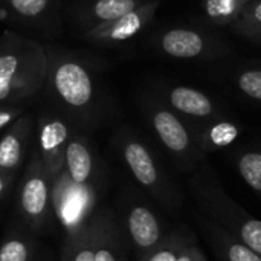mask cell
Returning a JSON list of instances; mask_svg holds the SVG:
<instances>
[{"mask_svg":"<svg viewBox=\"0 0 261 261\" xmlns=\"http://www.w3.org/2000/svg\"><path fill=\"white\" fill-rule=\"evenodd\" d=\"M128 231L139 248H151L159 240V223L153 213L144 206H136L128 216Z\"/></svg>","mask_w":261,"mask_h":261,"instance_id":"3957f363","label":"cell"},{"mask_svg":"<svg viewBox=\"0 0 261 261\" xmlns=\"http://www.w3.org/2000/svg\"><path fill=\"white\" fill-rule=\"evenodd\" d=\"M141 28V18L136 12H128L118 18V23L112 29V38L115 40H125L135 35Z\"/></svg>","mask_w":261,"mask_h":261,"instance_id":"4fadbf2b","label":"cell"},{"mask_svg":"<svg viewBox=\"0 0 261 261\" xmlns=\"http://www.w3.org/2000/svg\"><path fill=\"white\" fill-rule=\"evenodd\" d=\"M21 158V144L14 135H8L0 141V168H15Z\"/></svg>","mask_w":261,"mask_h":261,"instance_id":"8fae6325","label":"cell"},{"mask_svg":"<svg viewBox=\"0 0 261 261\" xmlns=\"http://www.w3.org/2000/svg\"><path fill=\"white\" fill-rule=\"evenodd\" d=\"M229 260L231 261H261L257 252L249 249L243 245H234L229 249Z\"/></svg>","mask_w":261,"mask_h":261,"instance_id":"44dd1931","label":"cell"},{"mask_svg":"<svg viewBox=\"0 0 261 261\" xmlns=\"http://www.w3.org/2000/svg\"><path fill=\"white\" fill-rule=\"evenodd\" d=\"M66 127L61 122H50L41 132V148L44 153H52L58 150V147L66 139Z\"/></svg>","mask_w":261,"mask_h":261,"instance_id":"7c38bea8","label":"cell"},{"mask_svg":"<svg viewBox=\"0 0 261 261\" xmlns=\"http://www.w3.org/2000/svg\"><path fill=\"white\" fill-rule=\"evenodd\" d=\"M162 47L173 57L193 58L203 50V38L193 31L174 29L164 35Z\"/></svg>","mask_w":261,"mask_h":261,"instance_id":"277c9868","label":"cell"},{"mask_svg":"<svg viewBox=\"0 0 261 261\" xmlns=\"http://www.w3.org/2000/svg\"><path fill=\"white\" fill-rule=\"evenodd\" d=\"M239 135V128L229 122H220L217 125L213 127L211 130V141L219 145V147H225L229 145Z\"/></svg>","mask_w":261,"mask_h":261,"instance_id":"e0dca14e","label":"cell"},{"mask_svg":"<svg viewBox=\"0 0 261 261\" xmlns=\"http://www.w3.org/2000/svg\"><path fill=\"white\" fill-rule=\"evenodd\" d=\"M95 261H118L115 254L109 246H98L96 245V254H95Z\"/></svg>","mask_w":261,"mask_h":261,"instance_id":"7402d4cb","label":"cell"},{"mask_svg":"<svg viewBox=\"0 0 261 261\" xmlns=\"http://www.w3.org/2000/svg\"><path fill=\"white\" fill-rule=\"evenodd\" d=\"M17 70V58L14 55L0 57V84H9Z\"/></svg>","mask_w":261,"mask_h":261,"instance_id":"ffe728a7","label":"cell"},{"mask_svg":"<svg viewBox=\"0 0 261 261\" xmlns=\"http://www.w3.org/2000/svg\"><path fill=\"white\" fill-rule=\"evenodd\" d=\"M5 188H6V182H5V179H3V176L0 174V196L3 194V191H5Z\"/></svg>","mask_w":261,"mask_h":261,"instance_id":"4316f807","label":"cell"},{"mask_svg":"<svg viewBox=\"0 0 261 261\" xmlns=\"http://www.w3.org/2000/svg\"><path fill=\"white\" fill-rule=\"evenodd\" d=\"M150 261H177V257H176V254L174 252H171V251H161V252H158V254H154Z\"/></svg>","mask_w":261,"mask_h":261,"instance_id":"603a6c76","label":"cell"},{"mask_svg":"<svg viewBox=\"0 0 261 261\" xmlns=\"http://www.w3.org/2000/svg\"><path fill=\"white\" fill-rule=\"evenodd\" d=\"M177 261H193L191 260V257L190 255H182V257H179Z\"/></svg>","mask_w":261,"mask_h":261,"instance_id":"83f0119b","label":"cell"},{"mask_svg":"<svg viewBox=\"0 0 261 261\" xmlns=\"http://www.w3.org/2000/svg\"><path fill=\"white\" fill-rule=\"evenodd\" d=\"M29 246L20 239H9L0 246V261H28Z\"/></svg>","mask_w":261,"mask_h":261,"instance_id":"5bb4252c","label":"cell"},{"mask_svg":"<svg viewBox=\"0 0 261 261\" xmlns=\"http://www.w3.org/2000/svg\"><path fill=\"white\" fill-rule=\"evenodd\" d=\"M171 104L188 115L194 116H208L213 112V104L206 95L190 89V87H176L171 92Z\"/></svg>","mask_w":261,"mask_h":261,"instance_id":"52a82bcc","label":"cell"},{"mask_svg":"<svg viewBox=\"0 0 261 261\" xmlns=\"http://www.w3.org/2000/svg\"><path fill=\"white\" fill-rule=\"evenodd\" d=\"M96 245L98 240H90L89 237L83 239L76 246H75V252L72 254L69 261H95V254H96Z\"/></svg>","mask_w":261,"mask_h":261,"instance_id":"ac0fdd59","label":"cell"},{"mask_svg":"<svg viewBox=\"0 0 261 261\" xmlns=\"http://www.w3.org/2000/svg\"><path fill=\"white\" fill-rule=\"evenodd\" d=\"M154 128L161 136L162 142L173 151H184L188 144L190 138L180 121L170 112H159L154 116Z\"/></svg>","mask_w":261,"mask_h":261,"instance_id":"5b68a950","label":"cell"},{"mask_svg":"<svg viewBox=\"0 0 261 261\" xmlns=\"http://www.w3.org/2000/svg\"><path fill=\"white\" fill-rule=\"evenodd\" d=\"M9 95V84H0V99H5Z\"/></svg>","mask_w":261,"mask_h":261,"instance_id":"d4e9b609","label":"cell"},{"mask_svg":"<svg viewBox=\"0 0 261 261\" xmlns=\"http://www.w3.org/2000/svg\"><path fill=\"white\" fill-rule=\"evenodd\" d=\"M11 119H12V115H11V113H8V112H0V128L5 127L6 124H9Z\"/></svg>","mask_w":261,"mask_h":261,"instance_id":"cb8c5ba5","label":"cell"},{"mask_svg":"<svg viewBox=\"0 0 261 261\" xmlns=\"http://www.w3.org/2000/svg\"><path fill=\"white\" fill-rule=\"evenodd\" d=\"M125 161L135 177L145 187H151L158 179V171L151 156L141 144H128L124 151Z\"/></svg>","mask_w":261,"mask_h":261,"instance_id":"8992f818","label":"cell"},{"mask_svg":"<svg viewBox=\"0 0 261 261\" xmlns=\"http://www.w3.org/2000/svg\"><path fill=\"white\" fill-rule=\"evenodd\" d=\"M55 86L70 106H84L92 95V83L86 70L75 63H64L55 73Z\"/></svg>","mask_w":261,"mask_h":261,"instance_id":"6da1fadb","label":"cell"},{"mask_svg":"<svg viewBox=\"0 0 261 261\" xmlns=\"http://www.w3.org/2000/svg\"><path fill=\"white\" fill-rule=\"evenodd\" d=\"M135 9V0H98L95 14L102 20H118Z\"/></svg>","mask_w":261,"mask_h":261,"instance_id":"9c48e42d","label":"cell"},{"mask_svg":"<svg viewBox=\"0 0 261 261\" xmlns=\"http://www.w3.org/2000/svg\"><path fill=\"white\" fill-rule=\"evenodd\" d=\"M240 173L246 184L261 191V153H248L240 159Z\"/></svg>","mask_w":261,"mask_h":261,"instance_id":"30bf717a","label":"cell"},{"mask_svg":"<svg viewBox=\"0 0 261 261\" xmlns=\"http://www.w3.org/2000/svg\"><path fill=\"white\" fill-rule=\"evenodd\" d=\"M49 205V187L41 174L28 177L20 194V206L23 214L31 222H38L44 217Z\"/></svg>","mask_w":261,"mask_h":261,"instance_id":"7a4b0ae2","label":"cell"},{"mask_svg":"<svg viewBox=\"0 0 261 261\" xmlns=\"http://www.w3.org/2000/svg\"><path fill=\"white\" fill-rule=\"evenodd\" d=\"M242 239L249 249L261 254V222L249 220L242 228Z\"/></svg>","mask_w":261,"mask_h":261,"instance_id":"2e32d148","label":"cell"},{"mask_svg":"<svg viewBox=\"0 0 261 261\" xmlns=\"http://www.w3.org/2000/svg\"><path fill=\"white\" fill-rule=\"evenodd\" d=\"M239 87L251 98L261 101V70H248L240 75Z\"/></svg>","mask_w":261,"mask_h":261,"instance_id":"9a60e30c","label":"cell"},{"mask_svg":"<svg viewBox=\"0 0 261 261\" xmlns=\"http://www.w3.org/2000/svg\"><path fill=\"white\" fill-rule=\"evenodd\" d=\"M66 162L70 179L83 185L89 180L92 173V158L81 142H70L66 150Z\"/></svg>","mask_w":261,"mask_h":261,"instance_id":"ba28073f","label":"cell"},{"mask_svg":"<svg viewBox=\"0 0 261 261\" xmlns=\"http://www.w3.org/2000/svg\"><path fill=\"white\" fill-rule=\"evenodd\" d=\"M254 15H255V18L261 21V3L260 5H257V8H255V11H254Z\"/></svg>","mask_w":261,"mask_h":261,"instance_id":"484cf974","label":"cell"},{"mask_svg":"<svg viewBox=\"0 0 261 261\" xmlns=\"http://www.w3.org/2000/svg\"><path fill=\"white\" fill-rule=\"evenodd\" d=\"M12 6L23 15H37L40 14L46 5H47V0H11Z\"/></svg>","mask_w":261,"mask_h":261,"instance_id":"d6986e66","label":"cell"}]
</instances>
